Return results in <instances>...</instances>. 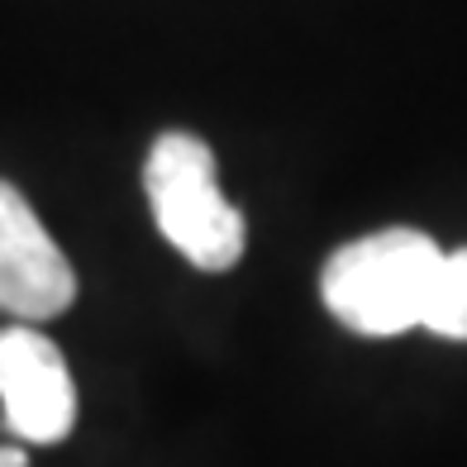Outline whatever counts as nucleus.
I'll use <instances>...</instances> for the list:
<instances>
[{
    "mask_svg": "<svg viewBox=\"0 0 467 467\" xmlns=\"http://www.w3.org/2000/svg\"><path fill=\"white\" fill-rule=\"evenodd\" d=\"M0 406H5V430L25 443H57L77 424L67 358L29 325L0 329Z\"/></svg>",
    "mask_w": 467,
    "mask_h": 467,
    "instance_id": "obj_3",
    "label": "nucleus"
},
{
    "mask_svg": "<svg viewBox=\"0 0 467 467\" xmlns=\"http://www.w3.org/2000/svg\"><path fill=\"white\" fill-rule=\"evenodd\" d=\"M420 329H430L439 338H453V344H467V248L439 258Z\"/></svg>",
    "mask_w": 467,
    "mask_h": 467,
    "instance_id": "obj_5",
    "label": "nucleus"
},
{
    "mask_svg": "<svg viewBox=\"0 0 467 467\" xmlns=\"http://www.w3.org/2000/svg\"><path fill=\"white\" fill-rule=\"evenodd\" d=\"M0 467H29V453L19 443H0Z\"/></svg>",
    "mask_w": 467,
    "mask_h": 467,
    "instance_id": "obj_6",
    "label": "nucleus"
},
{
    "mask_svg": "<svg viewBox=\"0 0 467 467\" xmlns=\"http://www.w3.org/2000/svg\"><path fill=\"white\" fill-rule=\"evenodd\" d=\"M143 186L162 239L191 267L229 272L244 258V215L224 201L215 182V153L196 134H162L148 153Z\"/></svg>",
    "mask_w": 467,
    "mask_h": 467,
    "instance_id": "obj_2",
    "label": "nucleus"
},
{
    "mask_svg": "<svg viewBox=\"0 0 467 467\" xmlns=\"http://www.w3.org/2000/svg\"><path fill=\"white\" fill-rule=\"evenodd\" d=\"M77 272L38 224L29 201L0 182V310L15 320H53L72 306Z\"/></svg>",
    "mask_w": 467,
    "mask_h": 467,
    "instance_id": "obj_4",
    "label": "nucleus"
},
{
    "mask_svg": "<svg viewBox=\"0 0 467 467\" xmlns=\"http://www.w3.org/2000/svg\"><path fill=\"white\" fill-rule=\"evenodd\" d=\"M443 248L420 229H381L353 239L320 272V296L338 325L368 338L420 329Z\"/></svg>",
    "mask_w": 467,
    "mask_h": 467,
    "instance_id": "obj_1",
    "label": "nucleus"
}]
</instances>
